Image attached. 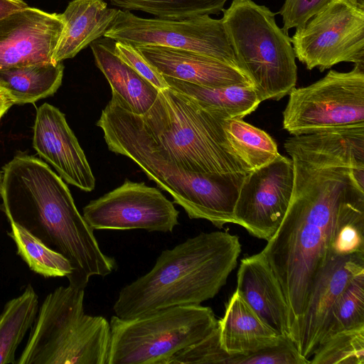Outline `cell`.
Returning <instances> with one entry per match:
<instances>
[{
	"label": "cell",
	"mask_w": 364,
	"mask_h": 364,
	"mask_svg": "<svg viewBox=\"0 0 364 364\" xmlns=\"http://www.w3.org/2000/svg\"><path fill=\"white\" fill-rule=\"evenodd\" d=\"M286 151L294 164L292 195L280 225L261 252L285 297L290 337L332 257L338 228L364 217V168L297 148Z\"/></svg>",
	"instance_id": "obj_1"
},
{
	"label": "cell",
	"mask_w": 364,
	"mask_h": 364,
	"mask_svg": "<svg viewBox=\"0 0 364 364\" xmlns=\"http://www.w3.org/2000/svg\"><path fill=\"white\" fill-rule=\"evenodd\" d=\"M0 195L8 220L68 259V285L85 289L92 277H105L117 268L116 260L102 252L67 185L46 163L33 156H14L3 168Z\"/></svg>",
	"instance_id": "obj_2"
},
{
	"label": "cell",
	"mask_w": 364,
	"mask_h": 364,
	"mask_svg": "<svg viewBox=\"0 0 364 364\" xmlns=\"http://www.w3.org/2000/svg\"><path fill=\"white\" fill-rule=\"evenodd\" d=\"M224 118L170 87L159 91L139 115L114 92L96 125L104 135L141 145L176 166L196 173H247L248 167L230 146Z\"/></svg>",
	"instance_id": "obj_3"
},
{
	"label": "cell",
	"mask_w": 364,
	"mask_h": 364,
	"mask_svg": "<svg viewBox=\"0 0 364 364\" xmlns=\"http://www.w3.org/2000/svg\"><path fill=\"white\" fill-rule=\"evenodd\" d=\"M241 245L227 232H201L161 252L151 269L121 289L115 316L129 319L213 299L237 264Z\"/></svg>",
	"instance_id": "obj_4"
},
{
	"label": "cell",
	"mask_w": 364,
	"mask_h": 364,
	"mask_svg": "<svg viewBox=\"0 0 364 364\" xmlns=\"http://www.w3.org/2000/svg\"><path fill=\"white\" fill-rule=\"evenodd\" d=\"M84 297L70 285L50 292L16 364H107L109 322L85 314Z\"/></svg>",
	"instance_id": "obj_5"
},
{
	"label": "cell",
	"mask_w": 364,
	"mask_h": 364,
	"mask_svg": "<svg viewBox=\"0 0 364 364\" xmlns=\"http://www.w3.org/2000/svg\"><path fill=\"white\" fill-rule=\"evenodd\" d=\"M221 18L239 68L250 78L261 102L279 100L297 80L291 38L276 13L252 0H232Z\"/></svg>",
	"instance_id": "obj_6"
},
{
	"label": "cell",
	"mask_w": 364,
	"mask_h": 364,
	"mask_svg": "<svg viewBox=\"0 0 364 364\" xmlns=\"http://www.w3.org/2000/svg\"><path fill=\"white\" fill-rule=\"evenodd\" d=\"M107 364H167L176 353L210 334L218 326L213 310L178 306L129 319L110 321Z\"/></svg>",
	"instance_id": "obj_7"
},
{
	"label": "cell",
	"mask_w": 364,
	"mask_h": 364,
	"mask_svg": "<svg viewBox=\"0 0 364 364\" xmlns=\"http://www.w3.org/2000/svg\"><path fill=\"white\" fill-rule=\"evenodd\" d=\"M104 135V134H103ZM108 149L132 159L149 180L168 192L191 219H204L218 228L234 223V209L248 173L200 174L184 170L132 141L104 135Z\"/></svg>",
	"instance_id": "obj_8"
},
{
	"label": "cell",
	"mask_w": 364,
	"mask_h": 364,
	"mask_svg": "<svg viewBox=\"0 0 364 364\" xmlns=\"http://www.w3.org/2000/svg\"><path fill=\"white\" fill-rule=\"evenodd\" d=\"M289 95L282 124L293 136L364 126V65L347 73L331 70Z\"/></svg>",
	"instance_id": "obj_9"
},
{
	"label": "cell",
	"mask_w": 364,
	"mask_h": 364,
	"mask_svg": "<svg viewBox=\"0 0 364 364\" xmlns=\"http://www.w3.org/2000/svg\"><path fill=\"white\" fill-rule=\"evenodd\" d=\"M104 36L134 47L160 46L188 50L239 68L222 20L209 15L168 20L143 18L129 11L118 10Z\"/></svg>",
	"instance_id": "obj_10"
},
{
	"label": "cell",
	"mask_w": 364,
	"mask_h": 364,
	"mask_svg": "<svg viewBox=\"0 0 364 364\" xmlns=\"http://www.w3.org/2000/svg\"><path fill=\"white\" fill-rule=\"evenodd\" d=\"M291 43L309 70L323 72L341 62L364 65V10L348 0H331L296 28Z\"/></svg>",
	"instance_id": "obj_11"
},
{
	"label": "cell",
	"mask_w": 364,
	"mask_h": 364,
	"mask_svg": "<svg viewBox=\"0 0 364 364\" xmlns=\"http://www.w3.org/2000/svg\"><path fill=\"white\" fill-rule=\"evenodd\" d=\"M178 215L173 203L156 188L128 179L82 210L83 218L93 230L171 232L178 225Z\"/></svg>",
	"instance_id": "obj_12"
},
{
	"label": "cell",
	"mask_w": 364,
	"mask_h": 364,
	"mask_svg": "<svg viewBox=\"0 0 364 364\" xmlns=\"http://www.w3.org/2000/svg\"><path fill=\"white\" fill-rule=\"evenodd\" d=\"M291 159L279 154L249 172L241 185L234 209L235 224L250 235L268 241L280 225L294 186Z\"/></svg>",
	"instance_id": "obj_13"
},
{
	"label": "cell",
	"mask_w": 364,
	"mask_h": 364,
	"mask_svg": "<svg viewBox=\"0 0 364 364\" xmlns=\"http://www.w3.org/2000/svg\"><path fill=\"white\" fill-rule=\"evenodd\" d=\"M64 26L61 14L30 6L0 18V70L55 62Z\"/></svg>",
	"instance_id": "obj_14"
},
{
	"label": "cell",
	"mask_w": 364,
	"mask_h": 364,
	"mask_svg": "<svg viewBox=\"0 0 364 364\" xmlns=\"http://www.w3.org/2000/svg\"><path fill=\"white\" fill-rule=\"evenodd\" d=\"M363 272L364 253L333 256L329 259L315 282L303 316L290 334L304 358L309 360L312 356L340 294L354 277Z\"/></svg>",
	"instance_id": "obj_15"
},
{
	"label": "cell",
	"mask_w": 364,
	"mask_h": 364,
	"mask_svg": "<svg viewBox=\"0 0 364 364\" xmlns=\"http://www.w3.org/2000/svg\"><path fill=\"white\" fill-rule=\"evenodd\" d=\"M33 146L68 183L86 192L95 188L90 166L64 114L47 102L36 111Z\"/></svg>",
	"instance_id": "obj_16"
},
{
	"label": "cell",
	"mask_w": 364,
	"mask_h": 364,
	"mask_svg": "<svg viewBox=\"0 0 364 364\" xmlns=\"http://www.w3.org/2000/svg\"><path fill=\"white\" fill-rule=\"evenodd\" d=\"M135 48L164 77L210 87L253 86L239 68L198 53L160 46Z\"/></svg>",
	"instance_id": "obj_17"
},
{
	"label": "cell",
	"mask_w": 364,
	"mask_h": 364,
	"mask_svg": "<svg viewBox=\"0 0 364 364\" xmlns=\"http://www.w3.org/2000/svg\"><path fill=\"white\" fill-rule=\"evenodd\" d=\"M236 290L267 325L281 336L289 338L288 306L281 287L261 252L241 259Z\"/></svg>",
	"instance_id": "obj_18"
},
{
	"label": "cell",
	"mask_w": 364,
	"mask_h": 364,
	"mask_svg": "<svg viewBox=\"0 0 364 364\" xmlns=\"http://www.w3.org/2000/svg\"><path fill=\"white\" fill-rule=\"evenodd\" d=\"M218 322L221 347L230 355H248L276 345L287 337L267 325L237 290Z\"/></svg>",
	"instance_id": "obj_19"
},
{
	"label": "cell",
	"mask_w": 364,
	"mask_h": 364,
	"mask_svg": "<svg viewBox=\"0 0 364 364\" xmlns=\"http://www.w3.org/2000/svg\"><path fill=\"white\" fill-rule=\"evenodd\" d=\"M115 41L98 38L90 45L98 68L124 105L136 114H145L155 102L156 87L124 63L114 52Z\"/></svg>",
	"instance_id": "obj_20"
},
{
	"label": "cell",
	"mask_w": 364,
	"mask_h": 364,
	"mask_svg": "<svg viewBox=\"0 0 364 364\" xmlns=\"http://www.w3.org/2000/svg\"><path fill=\"white\" fill-rule=\"evenodd\" d=\"M119 9L108 8L103 0H73L61 14L64 29L54 54L55 62L75 57L101 38L112 25Z\"/></svg>",
	"instance_id": "obj_21"
},
{
	"label": "cell",
	"mask_w": 364,
	"mask_h": 364,
	"mask_svg": "<svg viewBox=\"0 0 364 364\" xmlns=\"http://www.w3.org/2000/svg\"><path fill=\"white\" fill-rule=\"evenodd\" d=\"M62 62H44L0 70V86L14 105L33 103L53 95L63 76Z\"/></svg>",
	"instance_id": "obj_22"
},
{
	"label": "cell",
	"mask_w": 364,
	"mask_h": 364,
	"mask_svg": "<svg viewBox=\"0 0 364 364\" xmlns=\"http://www.w3.org/2000/svg\"><path fill=\"white\" fill-rule=\"evenodd\" d=\"M164 77L168 87L188 95L224 119L243 118L255 111L261 102L252 85L210 87Z\"/></svg>",
	"instance_id": "obj_23"
},
{
	"label": "cell",
	"mask_w": 364,
	"mask_h": 364,
	"mask_svg": "<svg viewBox=\"0 0 364 364\" xmlns=\"http://www.w3.org/2000/svg\"><path fill=\"white\" fill-rule=\"evenodd\" d=\"M38 309V296L31 284L6 303L0 314V364H16V350L33 326Z\"/></svg>",
	"instance_id": "obj_24"
},
{
	"label": "cell",
	"mask_w": 364,
	"mask_h": 364,
	"mask_svg": "<svg viewBox=\"0 0 364 364\" xmlns=\"http://www.w3.org/2000/svg\"><path fill=\"white\" fill-rule=\"evenodd\" d=\"M223 129L230 146L250 171L269 164L280 154L269 134L243 118L225 119Z\"/></svg>",
	"instance_id": "obj_25"
},
{
	"label": "cell",
	"mask_w": 364,
	"mask_h": 364,
	"mask_svg": "<svg viewBox=\"0 0 364 364\" xmlns=\"http://www.w3.org/2000/svg\"><path fill=\"white\" fill-rule=\"evenodd\" d=\"M8 235L14 240L18 255L35 273L46 278H67L72 272L70 262L60 253L52 250L18 223L9 220Z\"/></svg>",
	"instance_id": "obj_26"
},
{
	"label": "cell",
	"mask_w": 364,
	"mask_h": 364,
	"mask_svg": "<svg viewBox=\"0 0 364 364\" xmlns=\"http://www.w3.org/2000/svg\"><path fill=\"white\" fill-rule=\"evenodd\" d=\"M118 7L151 14L156 18L181 20L200 15L217 14L228 0H109Z\"/></svg>",
	"instance_id": "obj_27"
},
{
	"label": "cell",
	"mask_w": 364,
	"mask_h": 364,
	"mask_svg": "<svg viewBox=\"0 0 364 364\" xmlns=\"http://www.w3.org/2000/svg\"><path fill=\"white\" fill-rule=\"evenodd\" d=\"M311 364H364V328L345 330L323 338Z\"/></svg>",
	"instance_id": "obj_28"
},
{
	"label": "cell",
	"mask_w": 364,
	"mask_h": 364,
	"mask_svg": "<svg viewBox=\"0 0 364 364\" xmlns=\"http://www.w3.org/2000/svg\"><path fill=\"white\" fill-rule=\"evenodd\" d=\"M358 328H364V272L354 277L340 294L321 340L338 331Z\"/></svg>",
	"instance_id": "obj_29"
},
{
	"label": "cell",
	"mask_w": 364,
	"mask_h": 364,
	"mask_svg": "<svg viewBox=\"0 0 364 364\" xmlns=\"http://www.w3.org/2000/svg\"><path fill=\"white\" fill-rule=\"evenodd\" d=\"M230 355L221 347L218 326L203 339L173 355L167 364H227Z\"/></svg>",
	"instance_id": "obj_30"
},
{
	"label": "cell",
	"mask_w": 364,
	"mask_h": 364,
	"mask_svg": "<svg viewBox=\"0 0 364 364\" xmlns=\"http://www.w3.org/2000/svg\"><path fill=\"white\" fill-rule=\"evenodd\" d=\"M293 341L284 338L279 343L248 355H231L227 364H309Z\"/></svg>",
	"instance_id": "obj_31"
},
{
	"label": "cell",
	"mask_w": 364,
	"mask_h": 364,
	"mask_svg": "<svg viewBox=\"0 0 364 364\" xmlns=\"http://www.w3.org/2000/svg\"><path fill=\"white\" fill-rule=\"evenodd\" d=\"M114 50L124 63L159 90L168 87L162 75L149 63L136 48L126 42L115 41Z\"/></svg>",
	"instance_id": "obj_32"
},
{
	"label": "cell",
	"mask_w": 364,
	"mask_h": 364,
	"mask_svg": "<svg viewBox=\"0 0 364 364\" xmlns=\"http://www.w3.org/2000/svg\"><path fill=\"white\" fill-rule=\"evenodd\" d=\"M331 0H285L279 11L282 16V30L300 28Z\"/></svg>",
	"instance_id": "obj_33"
},
{
	"label": "cell",
	"mask_w": 364,
	"mask_h": 364,
	"mask_svg": "<svg viewBox=\"0 0 364 364\" xmlns=\"http://www.w3.org/2000/svg\"><path fill=\"white\" fill-rule=\"evenodd\" d=\"M28 6L23 0H0V18Z\"/></svg>",
	"instance_id": "obj_34"
},
{
	"label": "cell",
	"mask_w": 364,
	"mask_h": 364,
	"mask_svg": "<svg viewBox=\"0 0 364 364\" xmlns=\"http://www.w3.org/2000/svg\"><path fill=\"white\" fill-rule=\"evenodd\" d=\"M12 105L14 104L9 96L5 92H0V121Z\"/></svg>",
	"instance_id": "obj_35"
},
{
	"label": "cell",
	"mask_w": 364,
	"mask_h": 364,
	"mask_svg": "<svg viewBox=\"0 0 364 364\" xmlns=\"http://www.w3.org/2000/svg\"><path fill=\"white\" fill-rule=\"evenodd\" d=\"M353 6L364 10V0H348Z\"/></svg>",
	"instance_id": "obj_36"
},
{
	"label": "cell",
	"mask_w": 364,
	"mask_h": 364,
	"mask_svg": "<svg viewBox=\"0 0 364 364\" xmlns=\"http://www.w3.org/2000/svg\"><path fill=\"white\" fill-rule=\"evenodd\" d=\"M0 92H4V91L3 90V89L1 88V86H0Z\"/></svg>",
	"instance_id": "obj_37"
},
{
	"label": "cell",
	"mask_w": 364,
	"mask_h": 364,
	"mask_svg": "<svg viewBox=\"0 0 364 364\" xmlns=\"http://www.w3.org/2000/svg\"><path fill=\"white\" fill-rule=\"evenodd\" d=\"M1 176H2V174L0 172V184H1Z\"/></svg>",
	"instance_id": "obj_38"
}]
</instances>
